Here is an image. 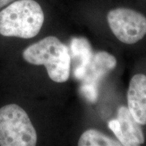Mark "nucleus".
Segmentation results:
<instances>
[{
    "instance_id": "1",
    "label": "nucleus",
    "mask_w": 146,
    "mask_h": 146,
    "mask_svg": "<svg viewBox=\"0 0 146 146\" xmlns=\"http://www.w3.org/2000/svg\"><path fill=\"white\" fill-rule=\"evenodd\" d=\"M45 22L41 5L35 0H16L0 11V35L31 39Z\"/></svg>"
},
{
    "instance_id": "2",
    "label": "nucleus",
    "mask_w": 146,
    "mask_h": 146,
    "mask_svg": "<svg viewBox=\"0 0 146 146\" xmlns=\"http://www.w3.org/2000/svg\"><path fill=\"white\" fill-rule=\"evenodd\" d=\"M23 59L29 64L43 65L51 80L61 83L68 80L71 59L68 49L58 38L48 36L27 47Z\"/></svg>"
},
{
    "instance_id": "3",
    "label": "nucleus",
    "mask_w": 146,
    "mask_h": 146,
    "mask_svg": "<svg viewBox=\"0 0 146 146\" xmlns=\"http://www.w3.org/2000/svg\"><path fill=\"white\" fill-rule=\"evenodd\" d=\"M37 135L26 111L15 104L0 108V145L34 146Z\"/></svg>"
},
{
    "instance_id": "4",
    "label": "nucleus",
    "mask_w": 146,
    "mask_h": 146,
    "mask_svg": "<svg viewBox=\"0 0 146 146\" xmlns=\"http://www.w3.org/2000/svg\"><path fill=\"white\" fill-rule=\"evenodd\" d=\"M106 20L114 35L126 44H134L146 35V16L133 8L120 6L110 9Z\"/></svg>"
},
{
    "instance_id": "5",
    "label": "nucleus",
    "mask_w": 146,
    "mask_h": 146,
    "mask_svg": "<svg viewBox=\"0 0 146 146\" xmlns=\"http://www.w3.org/2000/svg\"><path fill=\"white\" fill-rule=\"evenodd\" d=\"M117 116V119L109 121L108 127L122 145L138 146L144 143L145 137L141 125L135 120L128 108L120 107Z\"/></svg>"
},
{
    "instance_id": "6",
    "label": "nucleus",
    "mask_w": 146,
    "mask_h": 146,
    "mask_svg": "<svg viewBox=\"0 0 146 146\" xmlns=\"http://www.w3.org/2000/svg\"><path fill=\"white\" fill-rule=\"evenodd\" d=\"M128 109L141 125H146V76L137 74L131 79L127 91Z\"/></svg>"
},
{
    "instance_id": "7",
    "label": "nucleus",
    "mask_w": 146,
    "mask_h": 146,
    "mask_svg": "<svg viewBox=\"0 0 146 146\" xmlns=\"http://www.w3.org/2000/svg\"><path fill=\"white\" fill-rule=\"evenodd\" d=\"M91 63L94 73L91 81L94 82L103 76L107 72L114 69L116 66V60L108 52H100L95 55Z\"/></svg>"
},
{
    "instance_id": "8",
    "label": "nucleus",
    "mask_w": 146,
    "mask_h": 146,
    "mask_svg": "<svg viewBox=\"0 0 146 146\" xmlns=\"http://www.w3.org/2000/svg\"><path fill=\"white\" fill-rule=\"evenodd\" d=\"M78 146H120L118 140L106 135L96 129H88L80 137Z\"/></svg>"
},
{
    "instance_id": "9",
    "label": "nucleus",
    "mask_w": 146,
    "mask_h": 146,
    "mask_svg": "<svg viewBox=\"0 0 146 146\" xmlns=\"http://www.w3.org/2000/svg\"><path fill=\"white\" fill-rule=\"evenodd\" d=\"M71 49L72 54L81 61V66L87 69L93 59L92 50L89 42L84 38H73L71 41Z\"/></svg>"
},
{
    "instance_id": "10",
    "label": "nucleus",
    "mask_w": 146,
    "mask_h": 146,
    "mask_svg": "<svg viewBox=\"0 0 146 146\" xmlns=\"http://www.w3.org/2000/svg\"><path fill=\"white\" fill-rule=\"evenodd\" d=\"M81 91L84 96L88 99L89 101L95 102L98 98V90L96 86V83L94 82L84 84L81 87Z\"/></svg>"
},
{
    "instance_id": "11",
    "label": "nucleus",
    "mask_w": 146,
    "mask_h": 146,
    "mask_svg": "<svg viewBox=\"0 0 146 146\" xmlns=\"http://www.w3.org/2000/svg\"><path fill=\"white\" fill-rule=\"evenodd\" d=\"M16 0H0V9L5 8V6L12 3Z\"/></svg>"
}]
</instances>
